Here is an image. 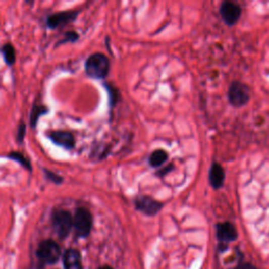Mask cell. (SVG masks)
<instances>
[{
    "label": "cell",
    "mask_w": 269,
    "mask_h": 269,
    "mask_svg": "<svg viewBox=\"0 0 269 269\" xmlns=\"http://www.w3.org/2000/svg\"><path fill=\"white\" fill-rule=\"evenodd\" d=\"M84 72L88 78L96 80L105 79L111 72V60L103 53H94L86 58Z\"/></svg>",
    "instance_id": "obj_1"
},
{
    "label": "cell",
    "mask_w": 269,
    "mask_h": 269,
    "mask_svg": "<svg viewBox=\"0 0 269 269\" xmlns=\"http://www.w3.org/2000/svg\"><path fill=\"white\" fill-rule=\"evenodd\" d=\"M50 221H52V226L55 233L61 239L67 238L70 235L72 228H74V217L67 209H54L50 214Z\"/></svg>",
    "instance_id": "obj_2"
},
{
    "label": "cell",
    "mask_w": 269,
    "mask_h": 269,
    "mask_svg": "<svg viewBox=\"0 0 269 269\" xmlns=\"http://www.w3.org/2000/svg\"><path fill=\"white\" fill-rule=\"evenodd\" d=\"M227 98L229 104L235 109H241L250 101V88L241 81H233L229 85Z\"/></svg>",
    "instance_id": "obj_3"
},
{
    "label": "cell",
    "mask_w": 269,
    "mask_h": 269,
    "mask_svg": "<svg viewBox=\"0 0 269 269\" xmlns=\"http://www.w3.org/2000/svg\"><path fill=\"white\" fill-rule=\"evenodd\" d=\"M74 229L77 237L86 238L93 228V214L86 207H78L74 213Z\"/></svg>",
    "instance_id": "obj_4"
},
{
    "label": "cell",
    "mask_w": 269,
    "mask_h": 269,
    "mask_svg": "<svg viewBox=\"0 0 269 269\" xmlns=\"http://www.w3.org/2000/svg\"><path fill=\"white\" fill-rule=\"evenodd\" d=\"M79 14L80 10H67L53 13L46 17V28L49 30H56L65 27V25L74 22Z\"/></svg>",
    "instance_id": "obj_5"
},
{
    "label": "cell",
    "mask_w": 269,
    "mask_h": 269,
    "mask_svg": "<svg viewBox=\"0 0 269 269\" xmlns=\"http://www.w3.org/2000/svg\"><path fill=\"white\" fill-rule=\"evenodd\" d=\"M134 205L136 210L140 211L141 213L148 217H153L161 211L164 206V203L147 195H139L135 198Z\"/></svg>",
    "instance_id": "obj_6"
},
{
    "label": "cell",
    "mask_w": 269,
    "mask_h": 269,
    "mask_svg": "<svg viewBox=\"0 0 269 269\" xmlns=\"http://www.w3.org/2000/svg\"><path fill=\"white\" fill-rule=\"evenodd\" d=\"M61 255V249L53 240L42 241L37 249V257L46 264H55Z\"/></svg>",
    "instance_id": "obj_7"
},
{
    "label": "cell",
    "mask_w": 269,
    "mask_h": 269,
    "mask_svg": "<svg viewBox=\"0 0 269 269\" xmlns=\"http://www.w3.org/2000/svg\"><path fill=\"white\" fill-rule=\"evenodd\" d=\"M216 236L220 242V251H224L228 246V243L235 242L238 239V230L232 222L218 223L216 225Z\"/></svg>",
    "instance_id": "obj_8"
},
{
    "label": "cell",
    "mask_w": 269,
    "mask_h": 269,
    "mask_svg": "<svg viewBox=\"0 0 269 269\" xmlns=\"http://www.w3.org/2000/svg\"><path fill=\"white\" fill-rule=\"evenodd\" d=\"M45 137L55 145L66 150H73L76 147V138L73 133L67 131H49Z\"/></svg>",
    "instance_id": "obj_9"
},
{
    "label": "cell",
    "mask_w": 269,
    "mask_h": 269,
    "mask_svg": "<svg viewBox=\"0 0 269 269\" xmlns=\"http://www.w3.org/2000/svg\"><path fill=\"white\" fill-rule=\"evenodd\" d=\"M220 15L226 25L234 27L242 15V9L237 3L225 0L220 6Z\"/></svg>",
    "instance_id": "obj_10"
},
{
    "label": "cell",
    "mask_w": 269,
    "mask_h": 269,
    "mask_svg": "<svg viewBox=\"0 0 269 269\" xmlns=\"http://www.w3.org/2000/svg\"><path fill=\"white\" fill-rule=\"evenodd\" d=\"M209 184L213 189H220L225 182V171L220 163L213 161L209 169Z\"/></svg>",
    "instance_id": "obj_11"
},
{
    "label": "cell",
    "mask_w": 269,
    "mask_h": 269,
    "mask_svg": "<svg viewBox=\"0 0 269 269\" xmlns=\"http://www.w3.org/2000/svg\"><path fill=\"white\" fill-rule=\"evenodd\" d=\"M63 264L65 269H82L80 252L73 248L68 249L63 255Z\"/></svg>",
    "instance_id": "obj_12"
},
{
    "label": "cell",
    "mask_w": 269,
    "mask_h": 269,
    "mask_svg": "<svg viewBox=\"0 0 269 269\" xmlns=\"http://www.w3.org/2000/svg\"><path fill=\"white\" fill-rule=\"evenodd\" d=\"M169 152L165 149L158 148L153 150L148 157V164L152 169H160L161 166L169 160Z\"/></svg>",
    "instance_id": "obj_13"
},
{
    "label": "cell",
    "mask_w": 269,
    "mask_h": 269,
    "mask_svg": "<svg viewBox=\"0 0 269 269\" xmlns=\"http://www.w3.org/2000/svg\"><path fill=\"white\" fill-rule=\"evenodd\" d=\"M49 112V109L40 103H35L30 112V126L31 129L35 130L37 127L38 122H39V119L43 116V115H46Z\"/></svg>",
    "instance_id": "obj_14"
},
{
    "label": "cell",
    "mask_w": 269,
    "mask_h": 269,
    "mask_svg": "<svg viewBox=\"0 0 269 269\" xmlns=\"http://www.w3.org/2000/svg\"><path fill=\"white\" fill-rule=\"evenodd\" d=\"M5 157L10 159V160H12V161H15L16 163L21 165L22 168L24 170H27L28 172H30V173L33 172V165H32L31 160L27 156L23 155L21 151H18V150L10 151L9 153H7Z\"/></svg>",
    "instance_id": "obj_15"
},
{
    "label": "cell",
    "mask_w": 269,
    "mask_h": 269,
    "mask_svg": "<svg viewBox=\"0 0 269 269\" xmlns=\"http://www.w3.org/2000/svg\"><path fill=\"white\" fill-rule=\"evenodd\" d=\"M0 53L3 54L4 61L8 67H12L15 65L16 62V49L12 43H5L0 47Z\"/></svg>",
    "instance_id": "obj_16"
},
{
    "label": "cell",
    "mask_w": 269,
    "mask_h": 269,
    "mask_svg": "<svg viewBox=\"0 0 269 269\" xmlns=\"http://www.w3.org/2000/svg\"><path fill=\"white\" fill-rule=\"evenodd\" d=\"M103 86L105 87V89L107 91V95H109V105L110 107L113 110L117 106V104L120 102V98H121V95H120V92L119 89L113 85L112 83H109V82H104L103 83Z\"/></svg>",
    "instance_id": "obj_17"
},
{
    "label": "cell",
    "mask_w": 269,
    "mask_h": 269,
    "mask_svg": "<svg viewBox=\"0 0 269 269\" xmlns=\"http://www.w3.org/2000/svg\"><path fill=\"white\" fill-rule=\"evenodd\" d=\"M79 38H80V36H79V34L77 33L76 31H68V32L65 33V36H63L62 39H60V40L55 44V47H58V46H60V45H62V44L68 43V42H72V43H74V42H76V41H78V40H79Z\"/></svg>",
    "instance_id": "obj_18"
},
{
    "label": "cell",
    "mask_w": 269,
    "mask_h": 269,
    "mask_svg": "<svg viewBox=\"0 0 269 269\" xmlns=\"http://www.w3.org/2000/svg\"><path fill=\"white\" fill-rule=\"evenodd\" d=\"M42 171H43V174L45 176V179H47L49 182H52L56 185H60L63 183V181H65V179H63L62 176L58 175L57 173H55L53 171H49L47 169H43Z\"/></svg>",
    "instance_id": "obj_19"
},
{
    "label": "cell",
    "mask_w": 269,
    "mask_h": 269,
    "mask_svg": "<svg viewBox=\"0 0 269 269\" xmlns=\"http://www.w3.org/2000/svg\"><path fill=\"white\" fill-rule=\"evenodd\" d=\"M25 134H27V125H25V123L23 121H21L18 124L17 132H16V141L19 144L23 143L24 138H25Z\"/></svg>",
    "instance_id": "obj_20"
},
{
    "label": "cell",
    "mask_w": 269,
    "mask_h": 269,
    "mask_svg": "<svg viewBox=\"0 0 269 269\" xmlns=\"http://www.w3.org/2000/svg\"><path fill=\"white\" fill-rule=\"evenodd\" d=\"M174 170H175V165H174V163H170V164H168V165H165L164 168L159 169V170L155 173V175H156L158 178H163V177H165L166 175H169L170 173H172Z\"/></svg>",
    "instance_id": "obj_21"
},
{
    "label": "cell",
    "mask_w": 269,
    "mask_h": 269,
    "mask_svg": "<svg viewBox=\"0 0 269 269\" xmlns=\"http://www.w3.org/2000/svg\"><path fill=\"white\" fill-rule=\"evenodd\" d=\"M235 269H259L258 267H255L254 265L250 264V263H246V262H242L239 263Z\"/></svg>",
    "instance_id": "obj_22"
},
{
    "label": "cell",
    "mask_w": 269,
    "mask_h": 269,
    "mask_svg": "<svg viewBox=\"0 0 269 269\" xmlns=\"http://www.w3.org/2000/svg\"><path fill=\"white\" fill-rule=\"evenodd\" d=\"M99 269H113V268L110 267V266H103V267H101V268H99Z\"/></svg>",
    "instance_id": "obj_23"
}]
</instances>
